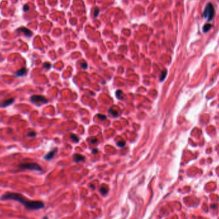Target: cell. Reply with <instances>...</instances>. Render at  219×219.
I'll use <instances>...</instances> for the list:
<instances>
[{
    "instance_id": "cell-11",
    "label": "cell",
    "mask_w": 219,
    "mask_h": 219,
    "mask_svg": "<svg viewBox=\"0 0 219 219\" xmlns=\"http://www.w3.org/2000/svg\"><path fill=\"white\" fill-rule=\"evenodd\" d=\"M116 96L119 99L122 100L124 98V94L122 90H117L116 92Z\"/></svg>"
},
{
    "instance_id": "cell-17",
    "label": "cell",
    "mask_w": 219,
    "mask_h": 219,
    "mask_svg": "<svg viewBox=\"0 0 219 219\" xmlns=\"http://www.w3.org/2000/svg\"><path fill=\"white\" fill-rule=\"evenodd\" d=\"M109 112H110L111 114H112L113 115H114V116H117V115H118L117 112L115 110L113 111V110H112V109H110V111H109Z\"/></svg>"
},
{
    "instance_id": "cell-16",
    "label": "cell",
    "mask_w": 219,
    "mask_h": 219,
    "mask_svg": "<svg viewBox=\"0 0 219 219\" xmlns=\"http://www.w3.org/2000/svg\"><path fill=\"white\" fill-rule=\"evenodd\" d=\"M125 144H126V142H124L123 140H121V141L117 142V145L118 146H119V147H124L125 146Z\"/></svg>"
},
{
    "instance_id": "cell-7",
    "label": "cell",
    "mask_w": 219,
    "mask_h": 219,
    "mask_svg": "<svg viewBox=\"0 0 219 219\" xmlns=\"http://www.w3.org/2000/svg\"><path fill=\"white\" fill-rule=\"evenodd\" d=\"M27 72H28V70H27L26 68L23 67L22 69L18 70V71L15 73V75H16V76H17V77H22V76H24V75H26Z\"/></svg>"
},
{
    "instance_id": "cell-6",
    "label": "cell",
    "mask_w": 219,
    "mask_h": 219,
    "mask_svg": "<svg viewBox=\"0 0 219 219\" xmlns=\"http://www.w3.org/2000/svg\"><path fill=\"white\" fill-rule=\"evenodd\" d=\"M56 153H57V149L55 148L54 150H51L49 153H47V154L44 156V159H46V160H50V159H52V158L55 156V154Z\"/></svg>"
},
{
    "instance_id": "cell-8",
    "label": "cell",
    "mask_w": 219,
    "mask_h": 219,
    "mask_svg": "<svg viewBox=\"0 0 219 219\" xmlns=\"http://www.w3.org/2000/svg\"><path fill=\"white\" fill-rule=\"evenodd\" d=\"M17 31L22 32L24 34H25V35L27 36V37H31V35H32V32L30 30H29L28 29H27L26 28H24V27L19 28L17 30Z\"/></svg>"
},
{
    "instance_id": "cell-23",
    "label": "cell",
    "mask_w": 219,
    "mask_h": 219,
    "mask_svg": "<svg viewBox=\"0 0 219 219\" xmlns=\"http://www.w3.org/2000/svg\"><path fill=\"white\" fill-rule=\"evenodd\" d=\"M24 11H28V10H29V6H28V5H25V6H24Z\"/></svg>"
},
{
    "instance_id": "cell-15",
    "label": "cell",
    "mask_w": 219,
    "mask_h": 219,
    "mask_svg": "<svg viewBox=\"0 0 219 219\" xmlns=\"http://www.w3.org/2000/svg\"><path fill=\"white\" fill-rule=\"evenodd\" d=\"M51 64L50 63H49V62H45L44 64V67L45 69H49L51 68Z\"/></svg>"
},
{
    "instance_id": "cell-13",
    "label": "cell",
    "mask_w": 219,
    "mask_h": 219,
    "mask_svg": "<svg viewBox=\"0 0 219 219\" xmlns=\"http://www.w3.org/2000/svg\"><path fill=\"white\" fill-rule=\"evenodd\" d=\"M100 191H101V192L103 194H106V193L108 192V188H107V187H106V186H102L101 187Z\"/></svg>"
},
{
    "instance_id": "cell-3",
    "label": "cell",
    "mask_w": 219,
    "mask_h": 219,
    "mask_svg": "<svg viewBox=\"0 0 219 219\" xmlns=\"http://www.w3.org/2000/svg\"><path fill=\"white\" fill-rule=\"evenodd\" d=\"M19 168L21 169H26V170H31L41 172L42 171V167L36 163H24L19 165Z\"/></svg>"
},
{
    "instance_id": "cell-19",
    "label": "cell",
    "mask_w": 219,
    "mask_h": 219,
    "mask_svg": "<svg viewBox=\"0 0 219 219\" xmlns=\"http://www.w3.org/2000/svg\"><path fill=\"white\" fill-rule=\"evenodd\" d=\"M97 117H98L101 120H104V119H106V116H104V115H101V114H97Z\"/></svg>"
},
{
    "instance_id": "cell-1",
    "label": "cell",
    "mask_w": 219,
    "mask_h": 219,
    "mask_svg": "<svg viewBox=\"0 0 219 219\" xmlns=\"http://www.w3.org/2000/svg\"><path fill=\"white\" fill-rule=\"evenodd\" d=\"M1 200H12L22 204L27 210H37L44 208V203L40 201H31L19 193L9 192L0 197Z\"/></svg>"
},
{
    "instance_id": "cell-20",
    "label": "cell",
    "mask_w": 219,
    "mask_h": 219,
    "mask_svg": "<svg viewBox=\"0 0 219 219\" xmlns=\"http://www.w3.org/2000/svg\"><path fill=\"white\" fill-rule=\"evenodd\" d=\"M28 136L34 137H35L36 136V133H35V132H33V131H30V132L28 133Z\"/></svg>"
},
{
    "instance_id": "cell-2",
    "label": "cell",
    "mask_w": 219,
    "mask_h": 219,
    "mask_svg": "<svg viewBox=\"0 0 219 219\" xmlns=\"http://www.w3.org/2000/svg\"><path fill=\"white\" fill-rule=\"evenodd\" d=\"M215 16V10L213 4L211 3H208L204 9L203 17L207 20L210 21H212Z\"/></svg>"
},
{
    "instance_id": "cell-9",
    "label": "cell",
    "mask_w": 219,
    "mask_h": 219,
    "mask_svg": "<svg viewBox=\"0 0 219 219\" xmlns=\"http://www.w3.org/2000/svg\"><path fill=\"white\" fill-rule=\"evenodd\" d=\"M73 158H74V160L76 162H82V161H83L85 159L84 156H82V155H79V154H75V155H74V156H73Z\"/></svg>"
},
{
    "instance_id": "cell-5",
    "label": "cell",
    "mask_w": 219,
    "mask_h": 219,
    "mask_svg": "<svg viewBox=\"0 0 219 219\" xmlns=\"http://www.w3.org/2000/svg\"><path fill=\"white\" fill-rule=\"evenodd\" d=\"M15 99L13 98H10V99H8L3 101L0 103V107H2V108H4V107H7L8 106H10V104H12L14 102Z\"/></svg>"
},
{
    "instance_id": "cell-24",
    "label": "cell",
    "mask_w": 219,
    "mask_h": 219,
    "mask_svg": "<svg viewBox=\"0 0 219 219\" xmlns=\"http://www.w3.org/2000/svg\"><path fill=\"white\" fill-rule=\"evenodd\" d=\"M42 219H48V218H47V217H44Z\"/></svg>"
},
{
    "instance_id": "cell-14",
    "label": "cell",
    "mask_w": 219,
    "mask_h": 219,
    "mask_svg": "<svg viewBox=\"0 0 219 219\" xmlns=\"http://www.w3.org/2000/svg\"><path fill=\"white\" fill-rule=\"evenodd\" d=\"M71 138L72 139V140H73L74 142H79V138L77 137V136L76 135H71Z\"/></svg>"
},
{
    "instance_id": "cell-4",
    "label": "cell",
    "mask_w": 219,
    "mask_h": 219,
    "mask_svg": "<svg viewBox=\"0 0 219 219\" xmlns=\"http://www.w3.org/2000/svg\"><path fill=\"white\" fill-rule=\"evenodd\" d=\"M30 101L37 105H41L42 104H46L48 103V101L46 97L40 95H32L30 98Z\"/></svg>"
},
{
    "instance_id": "cell-21",
    "label": "cell",
    "mask_w": 219,
    "mask_h": 219,
    "mask_svg": "<svg viewBox=\"0 0 219 219\" xmlns=\"http://www.w3.org/2000/svg\"><path fill=\"white\" fill-rule=\"evenodd\" d=\"M99 9H97V8H95V12H94V17H97V15H98V13H99Z\"/></svg>"
},
{
    "instance_id": "cell-18",
    "label": "cell",
    "mask_w": 219,
    "mask_h": 219,
    "mask_svg": "<svg viewBox=\"0 0 219 219\" xmlns=\"http://www.w3.org/2000/svg\"><path fill=\"white\" fill-rule=\"evenodd\" d=\"M80 65H81V67H82L83 69H86V68H87V64H86V63L85 62L81 63V64H80Z\"/></svg>"
},
{
    "instance_id": "cell-10",
    "label": "cell",
    "mask_w": 219,
    "mask_h": 219,
    "mask_svg": "<svg viewBox=\"0 0 219 219\" xmlns=\"http://www.w3.org/2000/svg\"><path fill=\"white\" fill-rule=\"evenodd\" d=\"M211 24H206L202 28V30H203L204 33H208V31L210 30V29L211 28Z\"/></svg>"
},
{
    "instance_id": "cell-22",
    "label": "cell",
    "mask_w": 219,
    "mask_h": 219,
    "mask_svg": "<svg viewBox=\"0 0 219 219\" xmlns=\"http://www.w3.org/2000/svg\"><path fill=\"white\" fill-rule=\"evenodd\" d=\"M90 142L91 143H92V144H94V143H96L97 142V140L96 138H92L90 140Z\"/></svg>"
},
{
    "instance_id": "cell-12",
    "label": "cell",
    "mask_w": 219,
    "mask_h": 219,
    "mask_svg": "<svg viewBox=\"0 0 219 219\" xmlns=\"http://www.w3.org/2000/svg\"><path fill=\"white\" fill-rule=\"evenodd\" d=\"M167 70H163V71L162 72L161 76H160V81H161V82H162V81H163V80H165V77H166L167 76Z\"/></svg>"
}]
</instances>
